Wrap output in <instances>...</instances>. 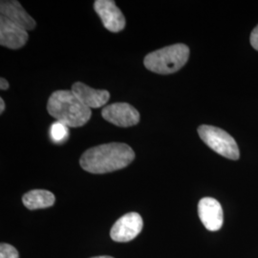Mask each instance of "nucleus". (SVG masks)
<instances>
[{"label":"nucleus","mask_w":258,"mask_h":258,"mask_svg":"<svg viewBox=\"0 0 258 258\" xmlns=\"http://www.w3.org/2000/svg\"><path fill=\"white\" fill-rule=\"evenodd\" d=\"M198 134L209 148L221 156L231 160L239 159V148L235 140L223 129L203 124L198 127Z\"/></svg>","instance_id":"20e7f679"},{"label":"nucleus","mask_w":258,"mask_h":258,"mask_svg":"<svg viewBox=\"0 0 258 258\" xmlns=\"http://www.w3.org/2000/svg\"><path fill=\"white\" fill-rule=\"evenodd\" d=\"M94 9L103 26L112 33H118L125 27V19L120 10L112 0H97L94 3Z\"/></svg>","instance_id":"0eeeda50"},{"label":"nucleus","mask_w":258,"mask_h":258,"mask_svg":"<svg viewBox=\"0 0 258 258\" xmlns=\"http://www.w3.org/2000/svg\"><path fill=\"white\" fill-rule=\"evenodd\" d=\"M198 215L205 228L211 231H219L224 215L220 203L212 197H205L198 204Z\"/></svg>","instance_id":"6e6552de"},{"label":"nucleus","mask_w":258,"mask_h":258,"mask_svg":"<svg viewBox=\"0 0 258 258\" xmlns=\"http://www.w3.org/2000/svg\"><path fill=\"white\" fill-rule=\"evenodd\" d=\"M135 159L133 149L126 144L110 143L87 149L80 164L85 171L104 174L124 168Z\"/></svg>","instance_id":"f257e3e1"},{"label":"nucleus","mask_w":258,"mask_h":258,"mask_svg":"<svg viewBox=\"0 0 258 258\" xmlns=\"http://www.w3.org/2000/svg\"><path fill=\"white\" fill-rule=\"evenodd\" d=\"M4 110H5V102H4V100L1 98L0 99V113L2 114Z\"/></svg>","instance_id":"f3484780"},{"label":"nucleus","mask_w":258,"mask_h":258,"mask_svg":"<svg viewBox=\"0 0 258 258\" xmlns=\"http://www.w3.org/2000/svg\"><path fill=\"white\" fill-rule=\"evenodd\" d=\"M144 222L137 212H129L113 225L110 231L112 239L116 242H129L136 238L143 230Z\"/></svg>","instance_id":"423d86ee"},{"label":"nucleus","mask_w":258,"mask_h":258,"mask_svg":"<svg viewBox=\"0 0 258 258\" xmlns=\"http://www.w3.org/2000/svg\"><path fill=\"white\" fill-rule=\"evenodd\" d=\"M72 92L87 107L99 108L108 102L110 94L106 90H97L83 83H76L72 85Z\"/></svg>","instance_id":"9b49d317"},{"label":"nucleus","mask_w":258,"mask_h":258,"mask_svg":"<svg viewBox=\"0 0 258 258\" xmlns=\"http://www.w3.org/2000/svg\"><path fill=\"white\" fill-rule=\"evenodd\" d=\"M92 258H114L112 257V256H107V255H103V256H96V257Z\"/></svg>","instance_id":"a211bd4d"},{"label":"nucleus","mask_w":258,"mask_h":258,"mask_svg":"<svg viewBox=\"0 0 258 258\" xmlns=\"http://www.w3.org/2000/svg\"><path fill=\"white\" fill-rule=\"evenodd\" d=\"M27 31L7 19L0 18V44L10 49H19L27 42Z\"/></svg>","instance_id":"9d476101"},{"label":"nucleus","mask_w":258,"mask_h":258,"mask_svg":"<svg viewBox=\"0 0 258 258\" xmlns=\"http://www.w3.org/2000/svg\"><path fill=\"white\" fill-rule=\"evenodd\" d=\"M188 56L189 48L178 43L148 54L144 59V64L148 70L157 74H173L187 62Z\"/></svg>","instance_id":"7ed1b4c3"},{"label":"nucleus","mask_w":258,"mask_h":258,"mask_svg":"<svg viewBox=\"0 0 258 258\" xmlns=\"http://www.w3.org/2000/svg\"><path fill=\"white\" fill-rule=\"evenodd\" d=\"M69 130L68 126L60 121H55L50 129V136L53 142L55 143H61L64 142L68 138Z\"/></svg>","instance_id":"ddd939ff"},{"label":"nucleus","mask_w":258,"mask_h":258,"mask_svg":"<svg viewBox=\"0 0 258 258\" xmlns=\"http://www.w3.org/2000/svg\"><path fill=\"white\" fill-rule=\"evenodd\" d=\"M250 44L258 51V25L253 29L250 35Z\"/></svg>","instance_id":"2eb2a0df"},{"label":"nucleus","mask_w":258,"mask_h":258,"mask_svg":"<svg viewBox=\"0 0 258 258\" xmlns=\"http://www.w3.org/2000/svg\"><path fill=\"white\" fill-rule=\"evenodd\" d=\"M48 113L68 127H80L91 118V109L81 102L72 91L53 93L47 104Z\"/></svg>","instance_id":"f03ea898"},{"label":"nucleus","mask_w":258,"mask_h":258,"mask_svg":"<svg viewBox=\"0 0 258 258\" xmlns=\"http://www.w3.org/2000/svg\"><path fill=\"white\" fill-rule=\"evenodd\" d=\"M55 195L44 189L31 190L22 197L24 206L31 211L52 207L55 203Z\"/></svg>","instance_id":"f8f14e48"},{"label":"nucleus","mask_w":258,"mask_h":258,"mask_svg":"<svg viewBox=\"0 0 258 258\" xmlns=\"http://www.w3.org/2000/svg\"><path fill=\"white\" fill-rule=\"evenodd\" d=\"M0 14L1 17L8 19L19 27L26 31H31L36 28V21L33 19L19 1L15 0H2L0 2Z\"/></svg>","instance_id":"1a4fd4ad"},{"label":"nucleus","mask_w":258,"mask_h":258,"mask_svg":"<svg viewBox=\"0 0 258 258\" xmlns=\"http://www.w3.org/2000/svg\"><path fill=\"white\" fill-rule=\"evenodd\" d=\"M103 119L120 127L136 125L140 121L138 110L126 102H115L102 111Z\"/></svg>","instance_id":"39448f33"},{"label":"nucleus","mask_w":258,"mask_h":258,"mask_svg":"<svg viewBox=\"0 0 258 258\" xmlns=\"http://www.w3.org/2000/svg\"><path fill=\"white\" fill-rule=\"evenodd\" d=\"M0 88L1 90H7L9 88V83L3 78L0 79Z\"/></svg>","instance_id":"dca6fc26"},{"label":"nucleus","mask_w":258,"mask_h":258,"mask_svg":"<svg viewBox=\"0 0 258 258\" xmlns=\"http://www.w3.org/2000/svg\"><path fill=\"white\" fill-rule=\"evenodd\" d=\"M0 258H19V251L14 246L2 243L0 245Z\"/></svg>","instance_id":"4468645a"}]
</instances>
